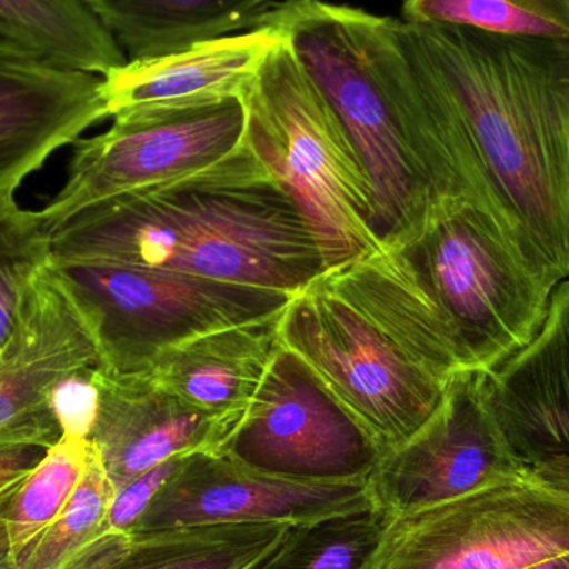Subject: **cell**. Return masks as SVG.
<instances>
[{
    "label": "cell",
    "instance_id": "484cf974",
    "mask_svg": "<svg viewBox=\"0 0 569 569\" xmlns=\"http://www.w3.org/2000/svg\"><path fill=\"white\" fill-rule=\"evenodd\" d=\"M50 263V236L39 212L22 209L16 193L0 196V345L9 335L23 288Z\"/></svg>",
    "mask_w": 569,
    "mask_h": 569
},
{
    "label": "cell",
    "instance_id": "e0dca14e",
    "mask_svg": "<svg viewBox=\"0 0 569 569\" xmlns=\"http://www.w3.org/2000/svg\"><path fill=\"white\" fill-rule=\"evenodd\" d=\"M282 39L276 27L260 23L166 56L127 60L102 77L110 117L133 107L246 99Z\"/></svg>",
    "mask_w": 569,
    "mask_h": 569
},
{
    "label": "cell",
    "instance_id": "7c38bea8",
    "mask_svg": "<svg viewBox=\"0 0 569 569\" xmlns=\"http://www.w3.org/2000/svg\"><path fill=\"white\" fill-rule=\"evenodd\" d=\"M99 347L62 277L50 263L23 288L0 345V448H52L62 438L50 407L53 388L99 367Z\"/></svg>",
    "mask_w": 569,
    "mask_h": 569
},
{
    "label": "cell",
    "instance_id": "ac0fdd59",
    "mask_svg": "<svg viewBox=\"0 0 569 569\" xmlns=\"http://www.w3.org/2000/svg\"><path fill=\"white\" fill-rule=\"evenodd\" d=\"M280 315L282 311L173 345L147 371L200 410L247 413L282 348Z\"/></svg>",
    "mask_w": 569,
    "mask_h": 569
},
{
    "label": "cell",
    "instance_id": "ba28073f",
    "mask_svg": "<svg viewBox=\"0 0 569 569\" xmlns=\"http://www.w3.org/2000/svg\"><path fill=\"white\" fill-rule=\"evenodd\" d=\"M569 551V490L527 471L385 517L363 569H521Z\"/></svg>",
    "mask_w": 569,
    "mask_h": 569
},
{
    "label": "cell",
    "instance_id": "8fae6325",
    "mask_svg": "<svg viewBox=\"0 0 569 569\" xmlns=\"http://www.w3.org/2000/svg\"><path fill=\"white\" fill-rule=\"evenodd\" d=\"M222 453L266 473L317 481L365 480L381 458L310 368L283 347Z\"/></svg>",
    "mask_w": 569,
    "mask_h": 569
},
{
    "label": "cell",
    "instance_id": "9c48e42d",
    "mask_svg": "<svg viewBox=\"0 0 569 569\" xmlns=\"http://www.w3.org/2000/svg\"><path fill=\"white\" fill-rule=\"evenodd\" d=\"M99 136L73 142L62 189L39 210L47 232L86 207L206 169L246 139L243 99L133 107Z\"/></svg>",
    "mask_w": 569,
    "mask_h": 569
},
{
    "label": "cell",
    "instance_id": "d4e9b609",
    "mask_svg": "<svg viewBox=\"0 0 569 569\" xmlns=\"http://www.w3.org/2000/svg\"><path fill=\"white\" fill-rule=\"evenodd\" d=\"M377 511L293 525L276 550L252 569H363L380 538Z\"/></svg>",
    "mask_w": 569,
    "mask_h": 569
},
{
    "label": "cell",
    "instance_id": "4dcf8cb0",
    "mask_svg": "<svg viewBox=\"0 0 569 569\" xmlns=\"http://www.w3.org/2000/svg\"><path fill=\"white\" fill-rule=\"evenodd\" d=\"M521 569H569V551L568 553L551 555V557Z\"/></svg>",
    "mask_w": 569,
    "mask_h": 569
},
{
    "label": "cell",
    "instance_id": "4fadbf2b",
    "mask_svg": "<svg viewBox=\"0 0 569 569\" xmlns=\"http://www.w3.org/2000/svg\"><path fill=\"white\" fill-rule=\"evenodd\" d=\"M375 511L365 480H298L223 453L183 457L133 531L210 525H308Z\"/></svg>",
    "mask_w": 569,
    "mask_h": 569
},
{
    "label": "cell",
    "instance_id": "6da1fadb",
    "mask_svg": "<svg viewBox=\"0 0 569 569\" xmlns=\"http://www.w3.org/2000/svg\"><path fill=\"white\" fill-rule=\"evenodd\" d=\"M49 236L52 266L169 270L291 293L327 270L307 217L246 140L206 169L92 203Z\"/></svg>",
    "mask_w": 569,
    "mask_h": 569
},
{
    "label": "cell",
    "instance_id": "d6986e66",
    "mask_svg": "<svg viewBox=\"0 0 569 569\" xmlns=\"http://www.w3.org/2000/svg\"><path fill=\"white\" fill-rule=\"evenodd\" d=\"M287 523L210 525L100 533L62 569H252L287 535Z\"/></svg>",
    "mask_w": 569,
    "mask_h": 569
},
{
    "label": "cell",
    "instance_id": "4316f807",
    "mask_svg": "<svg viewBox=\"0 0 569 569\" xmlns=\"http://www.w3.org/2000/svg\"><path fill=\"white\" fill-rule=\"evenodd\" d=\"M96 368L77 371L60 381L50 395V407L59 421L62 437L87 440L92 431L99 410V391L93 383Z\"/></svg>",
    "mask_w": 569,
    "mask_h": 569
},
{
    "label": "cell",
    "instance_id": "9a60e30c",
    "mask_svg": "<svg viewBox=\"0 0 569 569\" xmlns=\"http://www.w3.org/2000/svg\"><path fill=\"white\" fill-rule=\"evenodd\" d=\"M103 79L0 40V196L109 119Z\"/></svg>",
    "mask_w": 569,
    "mask_h": 569
},
{
    "label": "cell",
    "instance_id": "277c9868",
    "mask_svg": "<svg viewBox=\"0 0 569 569\" xmlns=\"http://www.w3.org/2000/svg\"><path fill=\"white\" fill-rule=\"evenodd\" d=\"M260 23L282 33L350 137L373 189L385 246L401 249L457 203L438 196L415 147L400 19L325 0H284Z\"/></svg>",
    "mask_w": 569,
    "mask_h": 569
},
{
    "label": "cell",
    "instance_id": "7402d4cb",
    "mask_svg": "<svg viewBox=\"0 0 569 569\" xmlns=\"http://www.w3.org/2000/svg\"><path fill=\"white\" fill-rule=\"evenodd\" d=\"M89 441L60 438L40 463L0 490V568L62 511L86 470Z\"/></svg>",
    "mask_w": 569,
    "mask_h": 569
},
{
    "label": "cell",
    "instance_id": "f546056e",
    "mask_svg": "<svg viewBox=\"0 0 569 569\" xmlns=\"http://www.w3.org/2000/svg\"><path fill=\"white\" fill-rule=\"evenodd\" d=\"M535 475L569 490V457L553 458L531 467Z\"/></svg>",
    "mask_w": 569,
    "mask_h": 569
},
{
    "label": "cell",
    "instance_id": "30bf717a",
    "mask_svg": "<svg viewBox=\"0 0 569 569\" xmlns=\"http://www.w3.org/2000/svg\"><path fill=\"white\" fill-rule=\"evenodd\" d=\"M530 470L495 417L487 373L460 370L435 413L380 458L367 485L375 511L395 517L467 497Z\"/></svg>",
    "mask_w": 569,
    "mask_h": 569
},
{
    "label": "cell",
    "instance_id": "2e32d148",
    "mask_svg": "<svg viewBox=\"0 0 569 569\" xmlns=\"http://www.w3.org/2000/svg\"><path fill=\"white\" fill-rule=\"evenodd\" d=\"M495 417L527 467L569 457V277L533 340L487 375Z\"/></svg>",
    "mask_w": 569,
    "mask_h": 569
},
{
    "label": "cell",
    "instance_id": "5b68a950",
    "mask_svg": "<svg viewBox=\"0 0 569 569\" xmlns=\"http://www.w3.org/2000/svg\"><path fill=\"white\" fill-rule=\"evenodd\" d=\"M395 250L440 308L465 370L487 375L533 340L560 282L510 226L471 202L445 207Z\"/></svg>",
    "mask_w": 569,
    "mask_h": 569
},
{
    "label": "cell",
    "instance_id": "ffe728a7",
    "mask_svg": "<svg viewBox=\"0 0 569 569\" xmlns=\"http://www.w3.org/2000/svg\"><path fill=\"white\" fill-rule=\"evenodd\" d=\"M127 59L177 52L259 27L273 0H83Z\"/></svg>",
    "mask_w": 569,
    "mask_h": 569
},
{
    "label": "cell",
    "instance_id": "3957f363",
    "mask_svg": "<svg viewBox=\"0 0 569 569\" xmlns=\"http://www.w3.org/2000/svg\"><path fill=\"white\" fill-rule=\"evenodd\" d=\"M403 29L453 100L498 212L567 279L569 42L407 22Z\"/></svg>",
    "mask_w": 569,
    "mask_h": 569
},
{
    "label": "cell",
    "instance_id": "cb8c5ba5",
    "mask_svg": "<svg viewBox=\"0 0 569 569\" xmlns=\"http://www.w3.org/2000/svg\"><path fill=\"white\" fill-rule=\"evenodd\" d=\"M116 488L89 443L86 470L56 520L0 569H62L106 531Z\"/></svg>",
    "mask_w": 569,
    "mask_h": 569
},
{
    "label": "cell",
    "instance_id": "52a82bcc",
    "mask_svg": "<svg viewBox=\"0 0 569 569\" xmlns=\"http://www.w3.org/2000/svg\"><path fill=\"white\" fill-rule=\"evenodd\" d=\"M52 266V263H50ZM96 335L99 367L140 373L190 338L280 313L291 291L169 270L52 266Z\"/></svg>",
    "mask_w": 569,
    "mask_h": 569
},
{
    "label": "cell",
    "instance_id": "7a4b0ae2",
    "mask_svg": "<svg viewBox=\"0 0 569 569\" xmlns=\"http://www.w3.org/2000/svg\"><path fill=\"white\" fill-rule=\"evenodd\" d=\"M279 335L380 457L423 427L465 370L440 308L390 247L295 291Z\"/></svg>",
    "mask_w": 569,
    "mask_h": 569
},
{
    "label": "cell",
    "instance_id": "44dd1931",
    "mask_svg": "<svg viewBox=\"0 0 569 569\" xmlns=\"http://www.w3.org/2000/svg\"><path fill=\"white\" fill-rule=\"evenodd\" d=\"M0 40L99 77L129 60L83 0H0Z\"/></svg>",
    "mask_w": 569,
    "mask_h": 569
},
{
    "label": "cell",
    "instance_id": "f1b7e54d",
    "mask_svg": "<svg viewBox=\"0 0 569 569\" xmlns=\"http://www.w3.org/2000/svg\"><path fill=\"white\" fill-rule=\"evenodd\" d=\"M46 451V448L40 447L0 448V490L32 471Z\"/></svg>",
    "mask_w": 569,
    "mask_h": 569
},
{
    "label": "cell",
    "instance_id": "83f0119b",
    "mask_svg": "<svg viewBox=\"0 0 569 569\" xmlns=\"http://www.w3.org/2000/svg\"><path fill=\"white\" fill-rule=\"evenodd\" d=\"M182 458L163 461L116 490L109 517H107L106 530L127 531V533L133 531L149 508L150 501L159 493L163 483L172 477Z\"/></svg>",
    "mask_w": 569,
    "mask_h": 569
},
{
    "label": "cell",
    "instance_id": "5bb4252c",
    "mask_svg": "<svg viewBox=\"0 0 569 569\" xmlns=\"http://www.w3.org/2000/svg\"><path fill=\"white\" fill-rule=\"evenodd\" d=\"M93 383L99 410L87 441L116 490L172 458L222 453L246 418L200 410L149 371L116 373L97 367Z\"/></svg>",
    "mask_w": 569,
    "mask_h": 569
},
{
    "label": "cell",
    "instance_id": "603a6c76",
    "mask_svg": "<svg viewBox=\"0 0 569 569\" xmlns=\"http://www.w3.org/2000/svg\"><path fill=\"white\" fill-rule=\"evenodd\" d=\"M401 20L569 42V0H403Z\"/></svg>",
    "mask_w": 569,
    "mask_h": 569
},
{
    "label": "cell",
    "instance_id": "8992f818",
    "mask_svg": "<svg viewBox=\"0 0 569 569\" xmlns=\"http://www.w3.org/2000/svg\"><path fill=\"white\" fill-rule=\"evenodd\" d=\"M243 102V140L307 217L327 269L385 249L360 157L287 40L273 47Z\"/></svg>",
    "mask_w": 569,
    "mask_h": 569
}]
</instances>
